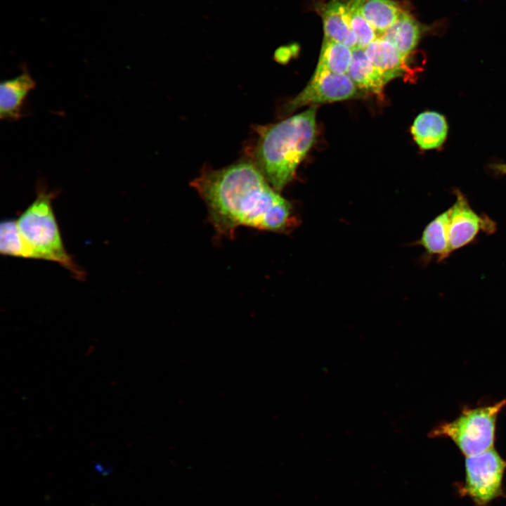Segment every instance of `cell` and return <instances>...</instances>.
<instances>
[{
    "instance_id": "obj_1",
    "label": "cell",
    "mask_w": 506,
    "mask_h": 506,
    "mask_svg": "<svg viewBox=\"0 0 506 506\" xmlns=\"http://www.w3.org/2000/svg\"><path fill=\"white\" fill-rule=\"evenodd\" d=\"M190 185L205 202L219 237L232 238L240 226L287 233L298 225L292 204L251 160L204 168Z\"/></svg>"
},
{
    "instance_id": "obj_2",
    "label": "cell",
    "mask_w": 506,
    "mask_h": 506,
    "mask_svg": "<svg viewBox=\"0 0 506 506\" xmlns=\"http://www.w3.org/2000/svg\"><path fill=\"white\" fill-rule=\"evenodd\" d=\"M316 114L312 107L280 122L254 128L257 139L250 160L278 192L294 179L314 143Z\"/></svg>"
},
{
    "instance_id": "obj_3",
    "label": "cell",
    "mask_w": 506,
    "mask_h": 506,
    "mask_svg": "<svg viewBox=\"0 0 506 506\" xmlns=\"http://www.w3.org/2000/svg\"><path fill=\"white\" fill-rule=\"evenodd\" d=\"M55 196L45 186H38L36 198L17 219L19 230L32 251L33 259L56 262L77 279L83 280L84 271L63 245L52 207Z\"/></svg>"
},
{
    "instance_id": "obj_4",
    "label": "cell",
    "mask_w": 506,
    "mask_h": 506,
    "mask_svg": "<svg viewBox=\"0 0 506 506\" xmlns=\"http://www.w3.org/2000/svg\"><path fill=\"white\" fill-rule=\"evenodd\" d=\"M506 406V399L493 405L464 406L455 420L439 424L429 432V437L450 439L466 457L493 448L498 416Z\"/></svg>"
},
{
    "instance_id": "obj_5",
    "label": "cell",
    "mask_w": 506,
    "mask_h": 506,
    "mask_svg": "<svg viewBox=\"0 0 506 506\" xmlns=\"http://www.w3.org/2000/svg\"><path fill=\"white\" fill-rule=\"evenodd\" d=\"M506 460L493 448L466 457L465 493L479 505H485L502 492Z\"/></svg>"
},
{
    "instance_id": "obj_6",
    "label": "cell",
    "mask_w": 506,
    "mask_h": 506,
    "mask_svg": "<svg viewBox=\"0 0 506 506\" xmlns=\"http://www.w3.org/2000/svg\"><path fill=\"white\" fill-rule=\"evenodd\" d=\"M361 95L346 74L315 70L306 87L283 106V112L289 114L304 105L344 100Z\"/></svg>"
},
{
    "instance_id": "obj_7",
    "label": "cell",
    "mask_w": 506,
    "mask_h": 506,
    "mask_svg": "<svg viewBox=\"0 0 506 506\" xmlns=\"http://www.w3.org/2000/svg\"><path fill=\"white\" fill-rule=\"evenodd\" d=\"M449 209V243L451 253L472 243L480 233H493L496 223L485 214H479L470 206L459 190Z\"/></svg>"
},
{
    "instance_id": "obj_8",
    "label": "cell",
    "mask_w": 506,
    "mask_h": 506,
    "mask_svg": "<svg viewBox=\"0 0 506 506\" xmlns=\"http://www.w3.org/2000/svg\"><path fill=\"white\" fill-rule=\"evenodd\" d=\"M346 4L344 0H330L318 5L317 11L322 19L324 39L353 50L358 48V43L349 25Z\"/></svg>"
},
{
    "instance_id": "obj_9",
    "label": "cell",
    "mask_w": 506,
    "mask_h": 506,
    "mask_svg": "<svg viewBox=\"0 0 506 506\" xmlns=\"http://www.w3.org/2000/svg\"><path fill=\"white\" fill-rule=\"evenodd\" d=\"M36 82L25 69L15 77L4 80L0 84V118L16 121L22 117V107Z\"/></svg>"
},
{
    "instance_id": "obj_10",
    "label": "cell",
    "mask_w": 506,
    "mask_h": 506,
    "mask_svg": "<svg viewBox=\"0 0 506 506\" xmlns=\"http://www.w3.org/2000/svg\"><path fill=\"white\" fill-rule=\"evenodd\" d=\"M429 29L404 9L396 21L379 37L390 42L404 58H408L422 35Z\"/></svg>"
},
{
    "instance_id": "obj_11",
    "label": "cell",
    "mask_w": 506,
    "mask_h": 506,
    "mask_svg": "<svg viewBox=\"0 0 506 506\" xmlns=\"http://www.w3.org/2000/svg\"><path fill=\"white\" fill-rule=\"evenodd\" d=\"M364 51L387 82L401 77L408 67L407 58L394 45L380 37L365 48Z\"/></svg>"
},
{
    "instance_id": "obj_12",
    "label": "cell",
    "mask_w": 506,
    "mask_h": 506,
    "mask_svg": "<svg viewBox=\"0 0 506 506\" xmlns=\"http://www.w3.org/2000/svg\"><path fill=\"white\" fill-rule=\"evenodd\" d=\"M448 129V123L443 115L426 111L419 114L415 119L411 126V134L421 149L431 150L443 145Z\"/></svg>"
},
{
    "instance_id": "obj_13",
    "label": "cell",
    "mask_w": 506,
    "mask_h": 506,
    "mask_svg": "<svg viewBox=\"0 0 506 506\" xmlns=\"http://www.w3.org/2000/svg\"><path fill=\"white\" fill-rule=\"evenodd\" d=\"M416 244L424 248L426 259L443 261L451 254L449 243V209L432 220Z\"/></svg>"
},
{
    "instance_id": "obj_14",
    "label": "cell",
    "mask_w": 506,
    "mask_h": 506,
    "mask_svg": "<svg viewBox=\"0 0 506 506\" xmlns=\"http://www.w3.org/2000/svg\"><path fill=\"white\" fill-rule=\"evenodd\" d=\"M361 91L381 96L387 83L379 71L372 64L364 49L353 50L352 60L346 74Z\"/></svg>"
},
{
    "instance_id": "obj_15",
    "label": "cell",
    "mask_w": 506,
    "mask_h": 506,
    "mask_svg": "<svg viewBox=\"0 0 506 506\" xmlns=\"http://www.w3.org/2000/svg\"><path fill=\"white\" fill-rule=\"evenodd\" d=\"M379 37L399 18L404 10L392 0H353Z\"/></svg>"
},
{
    "instance_id": "obj_16",
    "label": "cell",
    "mask_w": 506,
    "mask_h": 506,
    "mask_svg": "<svg viewBox=\"0 0 506 506\" xmlns=\"http://www.w3.org/2000/svg\"><path fill=\"white\" fill-rule=\"evenodd\" d=\"M353 50L345 45L324 39L316 70L346 74L350 67Z\"/></svg>"
},
{
    "instance_id": "obj_17",
    "label": "cell",
    "mask_w": 506,
    "mask_h": 506,
    "mask_svg": "<svg viewBox=\"0 0 506 506\" xmlns=\"http://www.w3.org/2000/svg\"><path fill=\"white\" fill-rule=\"evenodd\" d=\"M1 254L33 259L32 251L22 235L17 220L6 219L0 224Z\"/></svg>"
},
{
    "instance_id": "obj_18",
    "label": "cell",
    "mask_w": 506,
    "mask_h": 506,
    "mask_svg": "<svg viewBox=\"0 0 506 506\" xmlns=\"http://www.w3.org/2000/svg\"><path fill=\"white\" fill-rule=\"evenodd\" d=\"M346 5L349 25L357 39L358 48L364 49L377 38L378 35L353 0H348Z\"/></svg>"
},
{
    "instance_id": "obj_19",
    "label": "cell",
    "mask_w": 506,
    "mask_h": 506,
    "mask_svg": "<svg viewBox=\"0 0 506 506\" xmlns=\"http://www.w3.org/2000/svg\"><path fill=\"white\" fill-rule=\"evenodd\" d=\"M499 169L506 174V165H502L499 167Z\"/></svg>"
}]
</instances>
